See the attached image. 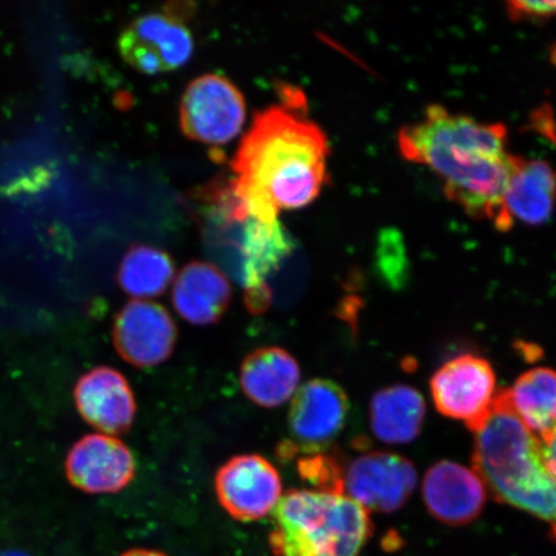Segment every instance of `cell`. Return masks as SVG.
Masks as SVG:
<instances>
[{
    "mask_svg": "<svg viewBox=\"0 0 556 556\" xmlns=\"http://www.w3.org/2000/svg\"><path fill=\"white\" fill-rule=\"evenodd\" d=\"M472 464L497 502L544 521L556 542V478L541 457L540 441L497 394L475 430Z\"/></svg>",
    "mask_w": 556,
    "mask_h": 556,
    "instance_id": "3",
    "label": "cell"
},
{
    "mask_svg": "<svg viewBox=\"0 0 556 556\" xmlns=\"http://www.w3.org/2000/svg\"><path fill=\"white\" fill-rule=\"evenodd\" d=\"M231 299L232 288L227 276L211 263L187 264L173 283L174 309L192 325L207 326L219 321Z\"/></svg>",
    "mask_w": 556,
    "mask_h": 556,
    "instance_id": "17",
    "label": "cell"
},
{
    "mask_svg": "<svg viewBox=\"0 0 556 556\" xmlns=\"http://www.w3.org/2000/svg\"><path fill=\"white\" fill-rule=\"evenodd\" d=\"M401 155L442 180L446 198L465 214L502 225L503 200L517 155L503 123H486L430 104L419 122L399 131Z\"/></svg>",
    "mask_w": 556,
    "mask_h": 556,
    "instance_id": "1",
    "label": "cell"
},
{
    "mask_svg": "<svg viewBox=\"0 0 556 556\" xmlns=\"http://www.w3.org/2000/svg\"><path fill=\"white\" fill-rule=\"evenodd\" d=\"M207 245L247 291L256 311L269 299L267 280L294 250V241L280 220L266 222L231 207L206 213Z\"/></svg>",
    "mask_w": 556,
    "mask_h": 556,
    "instance_id": "5",
    "label": "cell"
},
{
    "mask_svg": "<svg viewBox=\"0 0 556 556\" xmlns=\"http://www.w3.org/2000/svg\"><path fill=\"white\" fill-rule=\"evenodd\" d=\"M301 367L288 351L278 346L260 348L243 361L240 384L255 405L274 408L294 399L301 386Z\"/></svg>",
    "mask_w": 556,
    "mask_h": 556,
    "instance_id": "18",
    "label": "cell"
},
{
    "mask_svg": "<svg viewBox=\"0 0 556 556\" xmlns=\"http://www.w3.org/2000/svg\"><path fill=\"white\" fill-rule=\"evenodd\" d=\"M372 533L370 511L345 493L293 490L274 511L269 546L276 556H359Z\"/></svg>",
    "mask_w": 556,
    "mask_h": 556,
    "instance_id": "4",
    "label": "cell"
},
{
    "mask_svg": "<svg viewBox=\"0 0 556 556\" xmlns=\"http://www.w3.org/2000/svg\"><path fill=\"white\" fill-rule=\"evenodd\" d=\"M122 556H168L162 552L151 551V548H131Z\"/></svg>",
    "mask_w": 556,
    "mask_h": 556,
    "instance_id": "24",
    "label": "cell"
},
{
    "mask_svg": "<svg viewBox=\"0 0 556 556\" xmlns=\"http://www.w3.org/2000/svg\"><path fill=\"white\" fill-rule=\"evenodd\" d=\"M289 103L255 115L232 162V189L256 219L309 205L328 182V138Z\"/></svg>",
    "mask_w": 556,
    "mask_h": 556,
    "instance_id": "2",
    "label": "cell"
},
{
    "mask_svg": "<svg viewBox=\"0 0 556 556\" xmlns=\"http://www.w3.org/2000/svg\"><path fill=\"white\" fill-rule=\"evenodd\" d=\"M542 460L545 467L556 478V427L551 433L539 438Z\"/></svg>",
    "mask_w": 556,
    "mask_h": 556,
    "instance_id": "23",
    "label": "cell"
},
{
    "mask_svg": "<svg viewBox=\"0 0 556 556\" xmlns=\"http://www.w3.org/2000/svg\"><path fill=\"white\" fill-rule=\"evenodd\" d=\"M121 55L138 73L173 72L191 59L192 34L176 15L149 13L125 27L117 41Z\"/></svg>",
    "mask_w": 556,
    "mask_h": 556,
    "instance_id": "9",
    "label": "cell"
},
{
    "mask_svg": "<svg viewBox=\"0 0 556 556\" xmlns=\"http://www.w3.org/2000/svg\"><path fill=\"white\" fill-rule=\"evenodd\" d=\"M503 394L513 413L538 438L556 427V371L536 367L521 374Z\"/></svg>",
    "mask_w": 556,
    "mask_h": 556,
    "instance_id": "20",
    "label": "cell"
},
{
    "mask_svg": "<svg viewBox=\"0 0 556 556\" xmlns=\"http://www.w3.org/2000/svg\"><path fill=\"white\" fill-rule=\"evenodd\" d=\"M506 13L514 23H545L556 18V0H514L506 2Z\"/></svg>",
    "mask_w": 556,
    "mask_h": 556,
    "instance_id": "22",
    "label": "cell"
},
{
    "mask_svg": "<svg viewBox=\"0 0 556 556\" xmlns=\"http://www.w3.org/2000/svg\"><path fill=\"white\" fill-rule=\"evenodd\" d=\"M417 472L412 462L391 452L354 457L340 476L342 492L368 511L394 513L413 495Z\"/></svg>",
    "mask_w": 556,
    "mask_h": 556,
    "instance_id": "8",
    "label": "cell"
},
{
    "mask_svg": "<svg viewBox=\"0 0 556 556\" xmlns=\"http://www.w3.org/2000/svg\"><path fill=\"white\" fill-rule=\"evenodd\" d=\"M172 256L152 247L131 248L117 270L121 288L135 301H150L165 293L174 280Z\"/></svg>",
    "mask_w": 556,
    "mask_h": 556,
    "instance_id": "21",
    "label": "cell"
},
{
    "mask_svg": "<svg viewBox=\"0 0 556 556\" xmlns=\"http://www.w3.org/2000/svg\"><path fill=\"white\" fill-rule=\"evenodd\" d=\"M2 556H25V555H21L18 553H9V554H4Z\"/></svg>",
    "mask_w": 556,
    "mask_h": 556,
    "instance_id": "25",
    "label": "cell"
},
{
    "mask_svg": "<svg viewBox=\"0 0 556 556\" xmlns=\"http://www.w3.org/2000/svg\"><path fill=\"white\" fill-rule=\"evenodd\" d=\"M218 502L236 520L254 521L274 513L282 498L280 472L260 455L235 456L215 477Z\"/></svg>",
    "mask_w": 556,
    "mask_h": 556,
    "instance_id": "10",
    "label": "cell"
},
{
    "mask_svg": "<svg viewBox=\"0 0 556 556\" xmlns=\"http://www.w3.org/2000/svg\"><path fill=\"white\" fill-rule=\"evenodd\" d=\"M65 468L68 481L92 495L121 492L136 475L135 456L127 444L103 433L89 434L76 442Z\"/></svg>",
    "mask_w": 556,
    "mask_h": 556,
    "instance_id": "11",
    "label": "cell"
},
{
    "mask_svg": "<svg viewBox=\"0 0 556 556\" xmlns=\"http://www.w3.org/2000/svg\"><path fill=\"white\" fill-rule=\"evenodd\" d=\"M83 419L103 434L125 432L134 424L136 400L124 375L101 366L83 375L74 391Z\"/></svg>",
    "mask_w": 556,
    "mask_h": 556,
    "instance_id": "16",
    "label": "cell"
},
{
    "mask_svg": "<svg viewBox=\"0 0 556 556\" xmlns=\"http://www.w3.org/2000/svg\"><path fill=\"white\" fill-rule=\"evenodd\" d=\"M247 121V102L225 76L205 74L186 88L179 106L184 135L204 144L222 146L238 136Z\"/></svg>",
    "mask_w": 556,
    "mask_h": 556,
    "instance_id": "6",
    "label": "cell"
},
{
    "mask_svg": "<svg viewBox=\"0 0 556 556\" xmlns=\"http://www.w3.org/2000/svg\"><path fill=\"white\" fill-rule=\"evenodd\" d=\"M556 206V168L546 160L517 156L503 200V219L498 231L507 232L517 224L545 225Z\"/></svg>",
    "mask_w": 556,
    "mask_h": 556,
    "instance_id": "15",
    "label": "cell"
},
{
    "mask_svg": "<svg viewBox=\"0 0 556 556\" xmlns=\"http://www.w3.org/2000/svg\"><path fill=\"white\" fill-rule=\"evenodd\" d=\"M426 401L417 389L395 384L374 394L370 426L375 437L387 444H407L420 434L426 420Z\"/></svg>",
    "mask_w": 556,
    "mask_h": 556,
    "instance_id": "19",
    "label": "cell"
},
{
    "mask_svg": "<svg viewBox=\"0 0 556 556\" xmlns=\"http://www.w3.org/2000/svg\"><path fill=\"white\" fill-rule=\"evenodd\" d=\"M430 393L438 412L467 424L475 432L495 405L496 375L485 358L460 354L438 368L430 380Z\"/></svg>",
    "mask_w": 556,
    "mask_h": 556,
    "instance_id": "7",
    "label": "cell"
},
{
    "mask_svg": "<svg viewBox=\"0 0 556 556\" xmlns=\"http://www.w3.org/2000/svg\"><path fill=\"white\" fill-rule=\"evenodd\" d=\"M422 496L429 513L442 523L467 526L481 516L486 485L476 470L441 462L427 471Z\"/></svg>",
    "mask_w": 556,
    "mask_h": 556,
    "instance_id": "14",
    "label": "cell"
},
{
    "mask_svg": "<svg viewBox=\"0 0 556 556\" xmlns=\"http://www.w3.org/2000/svg\"><path fill=\"white\" fill-rule=\"evenodd\" d=\"M350 401L331 380L316 379L298 389L291 400L290 432L305 452L317 454L342 432Z\"/></svg>",
    "mask_w": 556,
    "mask_h": 556,
    "instance_id": "13",
    "label": "cell"
},
{
    "mask_svg": "<svg viewBox=\"0 0 556 556\" xmlns=\"http://www.w3.org/2000/svg\"><path fill=\"white\" fill-rule=\"evenodd\" d=\"M114 342L129 364L154 367L172 356L177 343V326L163 305L131 301L116 317Z\"/></svg>",
    "mask_w": 556,
    "mask_h": 556,
    "instance_id": "12",
    "label": "cell"
}]
</instances>
